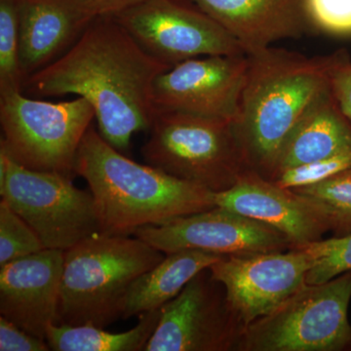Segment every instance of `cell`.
I'll return each mask as SVG.
<instances>
[{"label": "cell", "instance_id": "6da1fadb", "mask_svg": "<svg viewBox=\"0 0 351 351\" xmlns=\"http://www.w3.org/2000/svg\"><path fill=\"white\" fill-rule=\"evenodd\" d=\"M172 68L147 52L112 16L95 18L66 52L29 75L27 96L76 95L90 101L101 137L117 151L149 130L156 110L152 88Z\"/></svg>", "mask_w": 351, "mask_h": 351}, {"label": "cell", "instance_id": "7a4b0ae2", "mask_svg": "<svg viewBox=\"0 0 351 351\" xmlns=\"http://www.w3.org/2000/svg\"><path fill=\"white\" fill-rule=\"evenodd\" d=\"M73 172L89 186L104 234L133 235L143 226L217 207L214 191L131 160L92 126L78 149Z\"/></svg>", "mask_w": 351, "mask_h": 351}, {"label": "cell", "instance_id": "3957f363", "mask_svg": "<svg viewBox=\"0 0 351 351\" xmlns=\"http://www.w3.org/2000/svg\"><path fill=\"white\" fill-rule=\"evenodd\" d=\"M337 51L327 56L270 47L248 54L239 115L232 121L249 169L271 180L284 142L330 84Z\"/></svg>", "mask_w": 351, "mask_h": 351}, {"label": "cell", "instance_id": "277c9868", "mask_svg": "<svg viewBox=\"0 0 351 351\" xmlns=\"http://www.w3.org/2000/svg\"><path fill=\"white\" fill-rule=\"evenodd\" d=\"M163 254L134 235L101 232L64 251L57 324L106 329L122 318L131 286Z\"/></svg>", "mask_w": 351, "mask_h": 351}, {"label": "cell", "instance_id": "5b68a950", "mask_svg": "<svg viewBox=\"0 0 351 351\" xmlns=\"http://www.w3.org/2000/svg\"><path fill=\"white\" fill-rule=\"evenodd\" d=\"M149 131L142 147L147 164L214 193L250 170L230 120L156 110Z\"/></svg>", "mask_w": 351, "mask_h": 351}, {"label": "cell", "instance_id": "8992f818", "mask_svg": "<svg viewBox=\"0 0 351 351\" xmlns=\"http://www.w3.org/2000/svg\"><path fill=\"white\" fill-rule=\"evenodd\" d=\"M93 119V106L83 97L51 103L27 97L22 89L0 90V147L29 169L71 177Z\"/></svg>", "mask_w": 351, "mask_h": 351}, {"label": "cell", "instance_id": "52a82bcc", "mask_svg": "<svg viewBox=\"0 0 351 351\" xmlns=\"http://www.w3.org/2000/svg\"><path fill=\"white\" fill-rule=\"evenodd\" d=\"M351 270L328 282L304 284L274 311L240 332V350L339 351L351 343Z\"/></svg>", "mask_w": 351, "mask_h": 351}, {"label": "cell", "instance_id": "ba28073f", "mask_svg": "<svg viewBox=\"0 0 351 351\" xmlns=\"http://www.w3.org/2000/svg\"><path fill=\"white\" fill-rule=\"evenodd\" d=\"M0 195L38 233L46 249L66 251L100 232L91 191L57 172L29 169L0 147Z\"/></svg>", "mask_w": 351, "mask_h": 351}, {"label": "cell", "instance_id": "9c48e42d", "mask_svg": "<svg viewBox=\"0 0 351 351\" xmlns=\"http://www.w3.org/2000/svg\"><path fill=\"white\" fill-rule=\"evenodd\" d=\"M112 17L149 54L171 66L200 56L247 55L191 0H144Z\"/></svg>", "mask_w": 351, "mask_h": 351}, {"label": "cell", "instance_id": "30bf717a", "mask_svg": "<svg viewBox=\"0 0 351 351\" xmlns=\"http://www.w3.org/2000/svg\"><path fill=\"white\" fill-rule=\"evenodd\" d=\"M311 258L302 249L226 256L209 267L242 329L274 311L306 283Z\"/></svg>", "mask_w": 351, "mask_h": 351}, {"label": "cell", "instance_id": "8fae6325", "mask_svg": "<svg viewBox=\"0 0 351 351\" xmlns=\"http://www.w3.org/2000/svg\"><path fill=\"white\" fill-rule=\"evenodd\" d=\"M248 66V55H214L175 64L154 83V108L234 121Z\"/></svg>", "mask_w": 351, "mask_h": 351}, {"label": "cell", "instance_id": "7c38bea8", "mask_svg": "<svg viewBox=\"0 0 351 351\" xmlns=\"http://www.w3.org/2000/svg\"><path fill=\"white\" fill-rule=\"evenodd\" d=\"M133 235L166 255L202 250L232 256L293 248L286 235L272 226L218 206L161 225L143 226Z\"/></svg>", "mask_w": 351, "mask_h": 351}, {"label": "cell", "instance_id": "4fadbf2b", "mask_svg": "<svg viewBox=\"0 0 351 351\" xmlns=\"http://www.w3.org/2000/svg\"><path fill=\"white\" fill-rule=\"evenodd\" d=\"M208 270V269H206ZM200 272L160 308V319L145 351H221L239 339V321ZM242 328V327H241Z\"/></svg>", "mask_w": 351, "mask_h": 351}, {"label": "cell", "instance_id": "5bb4252c", "mask_svg": "<svg viewBox=\"0 0 351 351\" xmlns=\"http://www.w3.org/2000/svg\"><path fill=\"white\" fill-rule=\"evenodd\" d=\"M215 197L217 206L282 232L293 249L318 241L330 230L326 219L306 196L281 188L252 170L240 176L230 189L216 193Z\"/></svg>", "mask_w": 351, "mask_h": 351}, {"label": "cell", "instance_id": "9a60e30c", "mask_svg": "<svg viewBox=\"0 0 351 351\" xmlns=\"http://www.w3.org/2000/svg\"><path fill=\"white\" fill-rule=\"evenodd\" d=\"M64 251L44 249L0 267V315L43 339L59 318Z\"/></svg>", "mask_w": 351, "mask_h": 351}, {"label": "cell", "instance_id": "2e32d148", "mask_svg": "<svg viewBox=\"0 0 351 351\" xmlns=\"http://www.w3.org/2000/svg\"><path fill=\"white\" fill-rule=\"evenodd\" d=\"M239 41L246 54L311 27L304 0H191Z\"/></svg>", "mask_w": 351, "mask_h": 351}, {"label": "cell", "instance_id": "e0dca14e", "mask_svg": "<svg viewBox=\"0 0 351 351\" xmlns=\"http://www.w3.org/2000/svg\"><path fill=\"white\" fill-rule=\"evenodd\" d=\"M23 80L66 52L95 19L76 0H19Z\"/></svg>", "mask_w": 351, "mask_h": 351}, {"label": "cell", "instance_id": "ac0fdd59", "mask_svg": "<svg viewBox=\"0 0 351 351\" xmlns=\"http://www.w3.org/2000/svg\"><path fill=\"white\" fill-rule=\"evenodd\" d=\"M346 152H351V121L339 107L329 84L289 134L271 180L289 168Z\"/></svg>", "mask_w": 351, "mask_h": 351}, {"label": "cell", "instance_id": "d6986e66", "mask_svg": "<svg viewBox=\"0 0 351 351\" xmlns=\"http://www.w3.org/2000/svg\"><path fill=\"white\" fill-rule=\"evenodd\" d=\"M225 257L202 250L167 254L158 265L145 272L131 286L122 318L128 319L161 308L177 297L191 279Z\"/></svg>", "mask_w": 351, "mask_h": 351}, {"label": "cell", "instance_id": "ffe728a7", "mask_svg": "<svg viewBox=\"0 0 351 351\" xmlns=\"http://www.w3.org/2000/svg\"><path fill=\"white\" fill-rule=\"evenodd\" d=\"M160 319V308L142 314L129 331L112 332L92 325L53 324L46 341L55 351H141L152 338Z\"/></svg>", "mask_w": 351, "mask_h": 351}, {"label": "cell", "instance_id": "44dd1931", "mask_svg": "<svg viewBox=\"0 0 351 351\" xmlns=\"http://www.w3.org/2000/svg\"><path fill=\"white\" fill-rule=\"evenodd\" d=\"M294 191L313 201L337 237L351 233V168Z\"/></svg>", "mask_w": 351, "mask_h": 351}, {"label": "cell", "instance_id": "7402d4cb", "mask_svg": "<svg viewBox=\"0 0 351 351\" xmlns=\"http://www.w3.org/2000/svg\"><path fill=\"white\" fill-rule=\"evenodd\" d=\"M311 258L306 283L322 284L351 270V233L302 247Z\"/></svg>", "mask_w": 351, "mask_h": 351}, {"label": "cell", "instance_id": "603a6c76", "mask_svg": "<svg viewBox=\"0 0 351 351\" xmlns=\"http://www.w3.org/2000/svg\"><path fill=\"white\" fill-rule=\"evenodd\" d=\"M19 0H0V90L22 89L19 62Z\"/></svg>", "mask_w": 351, "mask_h": 351}, {"label": "cell", "instance_id": "cb8c5ba5", "mask_svg": "<svg viewBox=\"0 0 351 351\" xmlns=\"http://www.w3.org/2000/svg\"><path fill=\"white\" fill-rule=\"evenodd\" d=\"M45 246L27 221L0 201V267L44 250Z\"/></svg>", "mask_w": 351, "mask_h": 351}, {"label": "cell", "instance_id": "d4e9b609", "mask_svg": "<svg viewBox=\"0 0 351 351\" xmlns=\"http://www.w3.org/2000/svg\"><path fill=\"white\" fill-rule=\"evenodd\" d=\"M351 168V152L302 164L278 173L271 180L283 189H298L313 186Z\"/></svg>", "mask_w": 351, "mask_h": 351}, {"label": "cell", "instance_id": "484cf974", "mask_svg": "<svg viewBox=\"0 0 351 351\" xmlns=\"http://www.w3.org/2000/svg\"><path fill=\"white\" fill-rule=\"evenodd\" d=\"M311 27L334 36H351V0H304Z\"/></svg>", "mask_w": 351, "mask_h": 351}, {"label": "cell", "instance_id": "4316f807", "mask_svg": "<svg viewBox=\"0 0 351 351\" xmlns=\"http://www.w3.org/2000/svg\"><path fill=\"white\" fill-rule=\"evenodd\" d=\"M330 85L346 117L351 121V59L348 51H337L330 73Z\"/></svg>", "mask_w": 351, "mask_h": 351}, {"label": "cell", "instance_id": "83f0119b", "mask_svg": "<svg viewBox=\"0 0 351 351\" xmlns=\"http://www.w3.org/2000/svg\"><path fill=\"white\" fill-rule=\"evenodd\" d=\"M0 350L48 351L47 341L21 329L15 323L0 316Z\"/></svg>", "mask_w": 351, "mask_h": 351}, {"label": "cell", "instance_id": "f1b7e54d", "mask_svg": "<svg viewBox=\"0 0 351 351\" xmlns=\"http://www.w3.org/2000/svg\"><path fill=\"white\" fill-rule=\"evenodd\" d=\"M93 18L112 16L144 0H76Z\"/></svg>", "mask_w": 351, "mask_h": 351}, {"label": "cell", "instance_id": "f546056e", "mask_svg": "<svg viewBox=\"0 0 351 351\" xmlns=\"http://www.w3.org/2000/svg\"><path fill=\"white\" fill-rule=\"evenodd\" d=\"M350 348H351V343H350Z\"/></svg>", "mask_w": 351, "mask_h": 351}]
</instances>
